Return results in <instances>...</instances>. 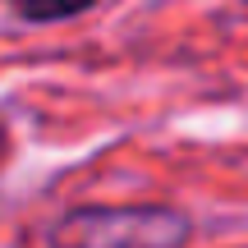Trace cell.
<instances>
[{"mask_svg": "<svg viewBox=\"0 0 248 248\" xmlns=\"http://www.w3.org/2000/svg\"><path fill=\"white\" fill-rule=\"evenodd\" d=\"M188 216L161 202L69 207L42 230V248H184Z\"/></svg>", "mask_w": 248, "mask_h": 248, "instance_id": "cell-1", "label": "cell"}, {"mask_svg": "<svg viewBox=\"0 0 248 248\" xmlns=\"http://www.w3.org/2000/svg\"><path fill=\"white\" fill-rule=\"evenodd\" d=\"M9 5V14L14 18H23V23H64V18H78V14H88L97 0H5Z\"/></svg>", "mask_w": 248, "mask_h": 248, "instance_id": "cell-2", "label": "cell"}]
</instances>
